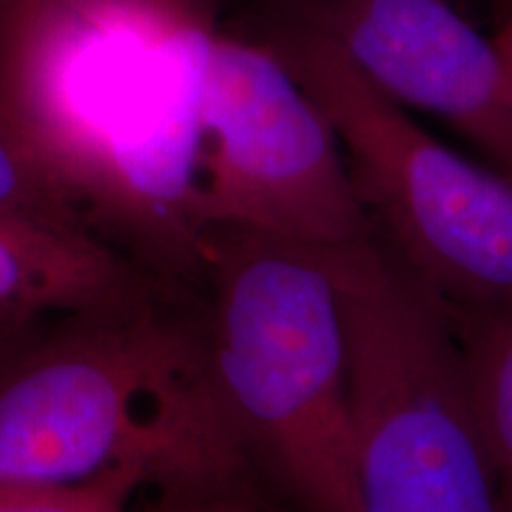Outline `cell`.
<instances>
[{
	"label": "cell",
	"instance_id": "cell-1",
	"mask_svg": "<svg viewBox=\"0 0 512 512\" xmlns=\"http://www.w3.org/2000/svg\"><path fill=\"white\" fill-rule=\"evenodd\" d=\"M207 0H53L0 29V95L72 207L136 271L192 285Z\"/></svg>",
	"mask_w": 512,
	"mask_h": 512
},
{
	"label": "cell",
	"instance_id": "cell-2",
	"mask_svg": "<svg viewBox=\"0 0 512 512\" xmlns=\"http://www.w3.org/2000/svg\"><path fill=\"white\" fill-rule=\"evenodd\" d=\"M242 463L192 287L145 278L0 339V489H69L124 465L155 486Z\"/></svg>",
	"mask_w": 512,
	"mask_h": 512
},
{
	"label": "cell",
	"instance_id": "cell-3",
	"mask_svg": "<svg viewBox=\"0 0 512 512\" xmlns=\"http://www.w3.org/2000/svg\"><path fill=\"white\" fill-rule=\"evenodd\" d=\"M192 292L242 458L297 512H354L347 325L328 247L207 230Z\"/></svg>",
	"mask_w": 512,
	"mask_h": 512
},
{
	"label": "cell",
	"instance_id": "cell-4",
	"mask_svg": "<svg viewBox=\"0 0 512 512\" xmlns=\"http://www.w3.org/2000/svg\"><path fill=\"white\" fill-rule=\"evenodd\" d=\"M328 254L347 325L354 512H503L456 316L373 233Z\"/></svg>",
	"mask_w": 512,
	"mask_h": 512
},
{
	"label": "cell",
	"instance_id": "cell-5",
	"mask_svg": "<svg viewBox=\"0 0 512 512\" xmlns=\"http://www.w3.org/2000/svg\"><path fill=\"white\" fill-rule=\"evenodd\" d=\"M328 117L373 235L456 318L512 302V176L460 155L318 27L271 38Z\"/></svg>",
	"mask_w": 512,
	"mask_h": 512
},
{
	"label": "cell",
	"instance_id": "cell-6",
	"mask_svg": "<svg viewBox=\"0 0 512 512\" xmlns=\"http://www.w3.org/2000/svg\"><path fill=\"white\" fill-rule=\"evenodd\" d=\"M195 219L202 238L242 228L311 247L373 233L328 117L271 43H211Z\"/></svg>",
	"mask_w": 512,
	"mask_h": 512
},
{
	"label": "cell",
	"instance_id": "cell-7",
	"mask_svg": "<svg viewBox=\"0 0 512 512\" xmlns=\"http://www.w3.org/2000/svg\"><path fill=\"white\" fill-rule=\"evenodd\" d=\"M313 27L394 102L441 119L512 176L508 69L451 0H328Z\"/></svg>",
	"mask_w": 512,
	"mask_h": 512
},
{
	"label": "cell",
	"instance_id": "cell-8",
	"mask_svg": "<svg viewBox=\"0 0 512 512\" xmlns=\"http://www.w3.org/2000/svg\"><path fill=\"white\" fill-rule=\"evenodd\" d=\"M143 278L91 235L0 221V339L105 302Z\"/></svg>",
	"mask_w": 512,
	"mask_h": 512
},
{
	"label": "cell",
	"instance_id": "cell-9",
	"mask_svg": "<svg viewBox=\"0 0 512 512\" xmlns=\"http://www.w3.org/2000/svg\"><path fill=\"white\" fill-rule=\"evenodd\" d=\"M467 380L494 465L503 512H512V302L456 318Z\"/></svg>",
	"mask_w": 512,
	"mask_h": 512
},
{
	"label": "cell",
	"instance_id": "cell-10",
	"mask_svg": "<svg viewBox=\"0 0 512 512\" xmlns=\"http://www.w3.org/2000/svg\"><path fill=\"white\" fill-rule=\"evenodd\" d=\"M0 221L98 238L57 185L41 152L31 143L3 95H0Z\"/></svg>",
	"mask_w": 512,
	"mask_h": 512
},
{
	"label": "cell",
	"instance_id": "cell-11",
	"mask_svg": "<svg viewBox=\"0 0 512 512\" xmlns=\"http://www.w3.org/2000/svg\"><path fill=\"white\" fill-rule=\"evenodd\" d=\"M136 512H297L254 467L145 486Z\"/></svg>",
	"mask_w": 512,
	"mask_h": 512
},
{
	"label": "cell",
	"instance_id": "cell-12",
	"mask_svg": "<svg viewBox=\"0 0 512 512\" xmlns=\"http://www.w3.org/2000/svg\"><path fill=\"white\" fill-rule=\"evenodd\" d=\"M150 482L140 465H124L95 482L53 491L0 489V512H136Z\"/></svg>",
	"mask_w": 512,
	"mask_h": 512
},
{
	"label": "cell",
	"instance_id": "cell-13",
	"mask_svg": "<svg viewBox=\"0 0 512 512\" xmlns=\"http://www.w3.org/2000/svg\"><path fill=\"white\" fill-rule=\"evenodd\" d=\"M46 3H53V0H0V29Z\"/></svg>",
	"mask_w": 512,
	"mask_h": 512
},
{
	"label": "cell",
	"instance_id": "cell-14",
	"mask_svg": "<svg viewBox=\"0 0 512 512\" xmlns=\"http://www.w3.org/2000/svg\"><path fill=\"white\" fill-rule=\"evenodd\" d=\"M494 43H496L498 53H501V57H503V64H505V69H508V76L512 81V12L503 22L501 31L494 36Z\"/></svg>",
	"mask_w": 512,
	"mask_h": 512
}]
</instances>
